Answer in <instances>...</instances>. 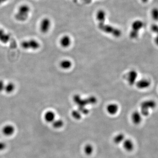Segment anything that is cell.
<instances>
[{"label":"cell","instance_id":"obj_1","mask_svg":"<svg viewBox=\"0 0 158 158\" xmlns=\"http://www.w3.org/2000/svg\"><path fill=\"white\" fill-rule=\"evenodd\" d=\"M30 11V7L27 4L20 5L15 14V19L18 21H25L28 18Z\"/></svg>","mask_w":158,"mask_h":158},{"label":"cell","instance_id":"obj_2","mask_svg":"<svg viewBox=\"0 0 158 158\" xmlns=\"http://www.w3.org/2000/svg\"><path fill=\"white\" fill-rule=\"evenodd\" d=\"M73 100L74 102L78 105L79 107H85L86 105L94 104L97 102V99L94 96H91L88 99H83L78 94L73 96Z\"/></svg>","mask_w":158,"mask_h":158},{"label":"cell","instance_id":"obj_3","mask_svg":"<svg viewBox=\"0 0 158 158\" xmlns=\"http://www.w3.org/2000/svg\"><path fill=\"white\" fill-rule=\"evenodd\" d=\"M157 105V103L154 100H146L140 105V113L144 116H148L149 114V110L155 109Z\"/></svg>","mask_w":158,"mask_h":158},{"label":"cell","instance_id":"obj_4","mask_svg":"<svg viewBox=\"0 0 158 158\" xmlns=\"http://www.w3.org/2000/svg\"><path fill=\"white\" fill-rule=\"evenodd\" d=\"M99 28L102 31L107 34H111L115 37H119L122 34V33L120 30L111 26L105 25L104 23H99Z\"/></svg>","mask_w":158,"mask_h":158},{"label":"cell","instance_id":"obj_5","mask_svg":"<svg viewBox=\"0 0 158 158\" xmlns=\"http://www.w3.org/2000/svg\"><path fill=\"white\" fill-rule=\"evenodd\" d=\"M21 46L25 49L37 50L39 48L40 45L37 40L31 39L23 41Z\"/></svg>","mask_w":158,"mask_h":158},{"label":"cell","instance_id":"obj_6","mask_svg":"<svg viewBox=\"0 0 158 158\" xmlns=\"http://www.w3.org/2000/svg\"><path fill=\"white\" fill-rule=\"evenodd\" d=\"M51 21L49 18H45L42 19L40 25V29L41 33L46 34L49 31L51 26Z\"/></svg>","mask_w":158,"mask_h":158},{"label":"cell","instance_id":"obj_7","mask_svg":"<svg viewBox=\"0 0 158 158\" xmlns=\"http://www.w3.org/2000/svg\"><path fill=\"white\" fill-rule=\"evenodd\" d=\"M138 73L135 70H131L129 72L127 76V80L130 86H133L136 83Z\"/></svg>","mask_w":158,"mask_h":158},{"label":"cell","instance_id":"obj_8","mask_svg":"<svg viewBox=\"0 0 158 158\" xmlns=\"http://www.w3.org/2000/svg\"><path fill=\"white\" fill-rule=\"evenodd\" d=\"M122 144L123 148L127 152H131L135 148V143L130 139L126 138Z\"/></svg>","mask_w":158,"mask_h":158},{"label":"cell","instance_id":"obj_9","mask_svg":"<svg viewBox=\"0 0 158 158\" xmlns=\"http://www.w3.org/2000/svg\"><path fill=\"white\" fill-rule=\"evenodd\" d=\"M1 132L5 136L10 137L14 135L15 132V128L11 124H7L2 127Z\"/></svg>","mask_w":158,"mask_h":158},{"label":"cell","instance_id":"obj_10","mask_svg":"<svg viewBox=\"0 0 158 158\" xmlns=\"http://www.w3.org/2000/svg\"><path fill=\"white\" fill-rule=\"evenodd\" d=\"M131 119L133 124L138 125L142 122V118L141 113L138 111H135L131 114Z\"/></svg>","mask_w":158,"mask_h":158},{"label":"cell","instance_id":"obj_11","mask_svg":"<svg viewBox=\"0 0 158 158\" xmlns=\"http://www.w3.org/2000/svg\"><path fill=\"white\" fill-rule=\"evenodd\" d=\"M118 105L115 103L109 104L106 107V111L110 115H115L118 113Z\"/></svg>","mask_w":158,"mask_h":158},{"label":"cell","instance_id":"obj_12","mask_svg":"<svg viewBox=\"0 0 158 158\" xmlns=\"http://www.w3.org/2000/svg\"><path fill=\"white\" fill-rule=\"evenodd\" d=\"M150 85L151 82L147 79H141L136 83L137 88L139 89H147Z\"/></svg>","mask_w":158,"mask_h":158},{"label":"cell","instance_id":"obj_13","mask_svg":"<svg viewBox=\"0 0 158 158\" xmlns=\"http://www.w3.org/2000/svg\"><path fill=\"white\" fill-rule=\"evenodd\" d=\"M71 39L69 36L65 35L62 37L60 40V44L62 47L68 48L71 44Z\"/></svg>","mask_w":158,"mask_h":158},{"label":"cell","instance_id":"obj_14","mask_svg":"<svg viewBox=\"0 0 158 158\" xmlns=\"http://www.w3.org/2000/svg\"><path fill=\"white\" fill-rule=\"evenodd\" d=\"M44 118L46 122L51 124L56 119V114L53 111H48L44 114Z\"/></svg>","mask_w":158,"mask_h":158},{"label":"cell","instance_id":"obj_15","mask_svg":"<svg viewBox=\"0 0 158 158\" xmlns=\"http://www.w3.org/2000/svg\"><path fill=\"white\" fill-rule=\"evenodd\" d=\"M106 12L104 10H99L96 13V20H97L98 22H99V23H104L105 19H106Z\"/></svg>","mask_w":158,"mask_h":158},{"label":"cell","instance_id":"obj_16","mask_svg":"<svg viewBox=\"0 0 158 158\" xmlns=\"http://www.w3.org/2000/svg\"><path fill=\"white\" fill-rule=\"evenodd\" d=\"M144 26V23L143 22L140 20H136L132 23L131 25L132 31L139 33V30L142 29Z\"/></svg>","mask_w":158,"mask_h":158},{"label":"cell","instance_id":"obj_17","mask_svg":"<svg viewBox=\"0 0 158 158\" xmlns=\"http://www.w3.org/2000/svg\"><path fill=\"white\" fill-rule=\"evenodd\" d=\"M125 136L124 133H119L116 135L113 138V141L116 145H119L123 143L125 139Z\"/></svg>","mask_w":158,"mask_h":158},{"label":"cell","instance_id":"obj_18","mask_svg":"<svg viewBox=\"0 0 158 158\" xmlns=\"http://www.w3.org/2000/svg\"><path fill=\"white\" fill-rule=\"evenodd\" d=\"M83 152L87 156H91L93 154L94 148L92 144H87L83 147Z\"/></svg>","mask_w":158,"mask_h":158},{"label":"cell","instance_id":"obj_19","mask_svg":"<svg viewBox=\"0 0 158 158\" xmlns=\"http://www.w3.org/2000/svg\"><path fill=\"white\" fill-rule=\"evenodd\" d=\"M10 35L5 33V31L3 29H0V41L2 43H8L10 40Z\"/></svg>","mask_w":158,"mask_h":158},{"label":"cell","instance_id":"obj_20","mask_svg":"<svg viewBox=\"0 0 158 158\" xmlns=\"http://www.w3.org/2000/svg\"><path fill=\"white\" fill-rule=\"evenodd\" d=\"M72 62L68 59H65L61 61L60 63V67L64 70L69 69L72 66Z\"/></svg>","mask_w":158,"mask_h":158},{"label":"cell","instance_id":"obj_21","mask_svg":"<svg viewBox=\"0 0 158 158\" xmlns=\"http://www.w3.org/2000/svg\"><path fill=\"white\" fill-rule=\"evenodd\" d=\"M52 127L56 129H59L64 126V121L61 119H55L52 123Z\"/></svg>","mask_w":158,"mask_h":158},{"label":"cell","instance_id":"obj_22","mask_svg":"<svg viewBox=\"0 0 158 158\" xmlns=\"http://www.w3.org/2000/svg\"><path fill=\"white\" fill-rule=\"evenodd\" d=\"M15 89V85L13 83L10 82L5 84L4 91L7 93L10 94Z\"/></svg>","mask_w":158,"mask_h":158},{"label":"cell","instance_id":"obj_23","mask_svg":"<svg viewBox=\"0 0 158 158\" xmlns=\"http://www.w3.org/2000/svg\"><path fill=\"white\" fill-rule=\"evenodd\" d=\"M71 115L76 120H80L81 118V113L79 110H73L72 112Z\"/></svg>","mask_w":158,"mask_h":158},{"label":"cell","instance_id":"obj_24","mask_svg":"<svg viewBox=\"0 0 158 158\" xmlns=\"http://www.w3.org/2000/svg\"><path fill=\"white\" fill-rule=\"evenodd\" d=\"M151 15L152 18L155 20H158V9L154 8L151 12Z\"/></svg>","mask_w":158,"mask_h":158},{"label":"cell","instance_id":"obj_25","mask_svg":"<svg viewBox=\"0 0 158 158\" xmlns=\"http://www.w3.org/2000/svg\"><path fill=\"white\" fill-rule=\"evenodd\" d=\"M6 143H4L3 141H0V151H2L6 148Z\"/></svg>","mask_w":158,"mask_h":158},{"label":"cell","instance_id":"obj_26","mask_svg":"<svg viewBox=\"0 0 158 158\" xmlns=\"http://www.w3.org/2000/svg\"><path fill=\"white\" fill-rule=\"evenodd\" d=\"M5 84L4 82L1 80H0V92L4 91L5 89Z\"/></svg>","mask_w":158,"mask_h":158},{"label":"cell","instance_id":"obj_27","mask_svg":"<svg viewBox=\"0 0 158 158\" xmlns=\"http://www.w3.org/2000/svg\"><path fill=\"white\" fill-rule=\"evenodd\" d=\"M151 30L153 32L156 33L158 36V26L156 25H152L151 27Z\"/></svg>","mask_w":158,"mask_h":158},{"label":"cell","instance_id":"obj_28","mask_svg":"<svg viewBox=\"0 0 158 158\" xmlns=\"http://www.w3.org/2000/svg\"><path fill=\"white\" fill-rule=\"evenodd\" d=\"M155 42L156 43V45L158 46V36L155 38Z\"/></svg>","mask_w":158,"mask_h":158},{"label":"cell","instance_id":"obj_29","mask_svg":"<svg viewBox=\"0 0 158 158\" xmlns=\"http://www.w3.org/2000/svg\"><path fill=\"white\" fill-rule=\"evenodd\" d=\"M8 0H0V4H2L3 3L5 2Z\"/></svg>","mask_w":158,"mask_h":158},{"label":"cell","instance_id":"obj_30","mask_svg":"<svg viewBox=\"0 0 158 158\" xmlns=\"http://www.w3.org/2000/svg\"><path fill=\"white\" fill-rule=\"evenodd\" d=\"M141 1H142L143 2L146 3L147 2H148V0H141Z\"/></svg>","mask_w":158,"mask_h":158}]
</instances>
